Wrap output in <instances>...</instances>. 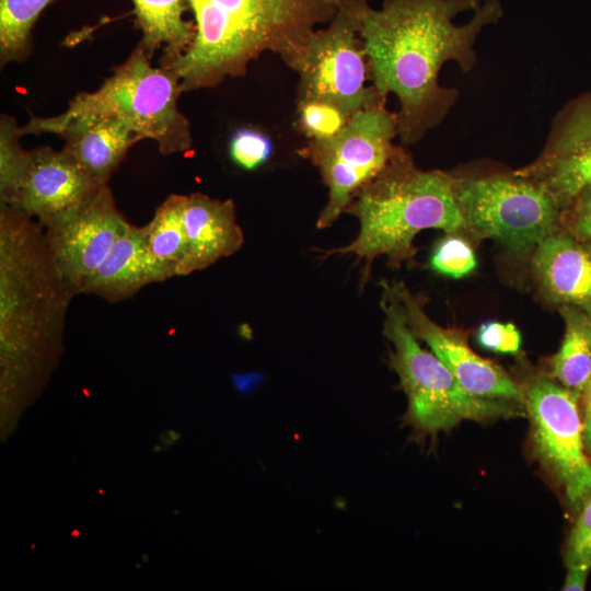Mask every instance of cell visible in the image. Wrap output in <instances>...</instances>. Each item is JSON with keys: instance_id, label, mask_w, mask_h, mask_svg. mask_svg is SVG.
<instances>
[{"instance_id": "cell-29", "label": "cell", "mask_w": 591, "mask_h": 591, "mask_svg": "<svg viewBox=\"0 0 591 591\" xmlns=\"http://www.w3.org/2000/svg\"><path fill=\"white\" fill-rule=\"evenodd\" d=\"M570 224V232L577 237L591 243V186L583 189L565 208Z\"/></svg>"}, {"instance_id": "cell-28", "label": "cell", "mask_w": 591, "mask_h": 591, "mask_svg": "<svg viewBox=\"0 0 591 591\" xmlns=\"http://www.w3.org/2000/svg\"><path fill=\"white\" fill-rule=\"evenodd\" d=\"M477 341L487 350L513 355L520 349L521 335L512 323L486 322L477 332Z\"/></svg>"}, {"instance_id": "cell-10", "label": "cell", "mask_w": 591, "mask_h": 591, "mask_svg": "<svg viewBox=\"0 0 591 591\" xmlns=\"http://www.w3.org/2000/svg\"><path fill=\"white\" fill-rule=\"evenodd\" d=\"M533 451L572 511L591 495V461L583 441L581 393L540 375L523 390Z\"/></svg>"}, {"instance_id": "cell-20", "label": "cell", "mask_w": 591, "mask_h": 591, "mask_svg": "<svg viewBox=\"0 0 591 591\" xmlns=\"http://www.w3.org/2000/svg\"><path fill=\"white\" fill-rule=\"evenodd\" d=\"M565 335L551 360V373L566 387L582 393L591 381V317L582 310L561 305Z\"/></svg>"}, {"instance_id": "cell-1", "label": "cell", "mask_w": 591, "mask_h": 591, "mask_svg": "<svg viewBox=\"0 0 591 591\" xmlns=\"http://www.w3.org/2000/svg\"><path fill=\"white\" fill-rule=\"evenodd\" d=\"M501 16L498 0H384L380 9L363 3L360 37L371 84L383 99L397 97L403 144L416 143L445 118L459 92L440 85V70L453 61L470 72L478 36Z\"/></svg>"}, {"instance_id": "cell-13", "label": "cell", "mask_w": 591, "mask_h": 591, "mask_svg": "<svg viewBox=\"0 0 591 591\" xmlns=\"http://www.w3.org/2000/svg\"><path fill=\"white\" fill-rule=\"evenodd\" d=\"M387 285L398 300L414 336L429 346L468 393L523 404V390L502 368L475 354L461 334L434 323L426 314L419 296L403 282Z\"/></svg>"}, {"instance_id": "cell-2", "label": "cell", "mask_w": 591, "mask_h": 591, "mask_svg": "<svg viewBox=\"0 0 591 591\" xmlns=\"http://www.w3.org/2000/svg\"><path fill=\"white\" fill-rule=\"evenodd\" d=\"M341 0H188L195 37L178 57L162 61L183 92L213 88L243 76L265 51L289 65L318 24L329 22Z\"/></svg>"}, {"instance_id": "cell-30", "label": "cell", "mask_w": 591, "mask_h": 591, "mask_svg": "<svg viewBox=\"0 0 591 591\" xmlns=\"http://www.w3.org/2000/svg\"><path fill=\"white\" fill-rule=\"evenodd\" d=\"M581 407L584 449L591 461V381L581 393Z\"/></svg>"}, {"instance_id": "cell-16", "label": "cell", "mask_w": 591, "mask_h": 591, "mask_svg": "<svg viewBox=\"0 0 591 591\" xmlns=\"http://www.w3.org/2000/svg\"><path fill=\"white\" fill-rule=\"evenodd\" d=\"M184 227L186 252L178 276L206 269L235 254L244 243L231 199H215L201 193L185 195Z\"/></svg>"}, {"instance_id": "cell-12", "label": "cell", "mask_w": 591, "mask_h": 591, "mask_svg": "<svg viewBox=\"0 0 591 591\" xmlns=\"http://www.w3.org/2000/svg\"><path fill=\"white\" fill-rule=\"evenodd\" d=\"M517 172L543 184L564 210L591 186V90L557 112L540 157Z\"/></svg>"}, {"instance_id": "cell-27", "label": "cell", "mask_w": 591, "mask_h": 591, "mask_svg": "<svg viewBox=\"0 0 591 591\" xmlns=\"http://www.w3.org/2000/svg\"><path fill=\"white\" fill-rule=\"evenodd\" d=\"M577 517L569 532L565 548V564L591 568V495L576 511Z\"/></svg>"}, {"instance_id": "cell-11", "label": "cell", "mask_w": 591, "mask_h": 591, "mask_svg": "<svg viewBox=\"0 0 591 591\" xmlns=\"http://www.w3.org/2000/svg\"><path fill=\"white\" fill-rule=\"evenodd\" d=\"M129 224L106 184L79 209L44 228L54 262L76 296Z\"/></svg>"}, {"instance_id": "cell-21", "label": "cell", "mask_w": 591, "mask_h": 591, "mask_svg": "<svg viewBox=\"0 0 591 591\" xmlns=\"http://www.w3.org/2000/svg\"><path fill=\"white\" fill-rule=\"evenodd\" d=\"M185 195H170L144 224L149 250L171 278L178 276L186 252Z\"/></svg>"}, {"instance_id": "cell-24", "label": "cell", "mask_w": 591, "mask_h": 591, "mask_svg": "<svg viewBox=\"0 0 591 591\" xmlns=\"http://www.w3.org/2000/svg\"><path fill=\"white\" fill-rule=\"evenodd\" d=\"M350 117V114L325 101H298L299 127L309 140H326L335 137Z\"/></svg>"}, {"instance_id": "cell-25", "label": "cell", "mask_w": 591, "mask_h": 591, "mask_svg": "<svg viewBox=\"0 0 591 591\" xmlns=\"http://www.w3.org/2000/svg\"><path fill=\"white\" fill-rule=\"evenodd\" d=\"M430 265L437 273L462 278L474 270L476 257L471 245L459 236H448L434 248Z\"/></svg>"}, {"instance_id": "cell-14", "label": "cell", "mask_w": 591, "mask_h": 591, "mask_svg": "<svg viewBox=\"0 0 591 591\" xmlns=\"http://www.w3.org/2000/svg\"><path fill=\"white\" fill-rule=\"evenodd\" d=\"M102 186L66 151L44 147L28 151L18 185L3 205L19 209L46 228L79 209Z\"/></svg>"}, {"instance_id": "cell-5", "label": "cell", "mask_w": 591, "mask_h": 591, "mask_svg": "<svg viewBox=\"0 0 591 591\" xmlns=\"http://www.w3.org/2000/svg\"><path fill=\"white\" fill-rule=\"evenodd\" d=\"M381 306L383 334L391 344L390 366L407 398L403 420L417 438L436 437L463 420L483 422L518 414L503 401L468 393L432 351L419 345L387 282H383Z\"/></svg>"}, {"instance_id": "cell-18", "label": "cell", "mask_w": 591, "mask_h": 591, "mask_svg": "<svg viewBox=\"0 0 591 591\" xmlns=\"http://www.w3.org/2000/svg\"><path fill=\"white\" fill-rule=\"evenodd\" d=\"M551 233L535 250V274L547 297L591 317V243L568 233Z\"/></svg>"}, {"instance_id": "cell-17", "label": "cell", "mask_w": 591, "mask_h": 591, "mask_svg": "<svg viewBox=\"0 0 591 591\" xmlns=\"http://www.w3.org/2000/svg\"><path fill=\"white\" fill-rule=\"evenodd\" d=\"M170 278L149 250L144 225L130 223L101 266L84 282L80 294H93L116 303L134 297L150 283Z\"/></svg>"}, {"instance_id": "cell-15", "label": "cell", "mask_w": 591, "mask_h": 591, "mask_svg": "<svg viewBox=\"0 0 591 591\" xmlns=\"http://www.w3.org/2000/svg\"><path fill=\"white\" fill-rule=\"evenodd\" d=\"M46 132L63 138L62 150L101 185L108 184L129 148L140 140L124 123L107 117L32 116L19 127L21 137Z\"/></svg>"}, {"instance_id": "cell-9", "label": "cell", "mask_w": 591, "mask_h": 591, "mask_svg": "<svg viewBox=\"0 0 591 591\" xmlns=\"http://www.w3.org/2000/svg\"><path fill=\"white\" fill-rule=\"evenodd\" d=\"M396 113L380 105L352 114L333 138L309 140L301 154L318 169L328 189L317 229L331 227L356 194L384 169L396 148Z\"/></svg>"}, {"instance_id": "cell-23", "label": "cell", "mask_w": 591, "mask_h": 591, "mask_svg": "<svg viewBox=\"0 0 591 591\" xmlns=\"http://www.w3.org/2000/svg\"><path fill=\"white\" fill-rule=\"evenodd\" d=\"M21 135L13 117L4 115L0 123V202L7 204L25 167L28 151L20 144Z\"/></svg>"}, {"instance_id": "cell-31", "label": "cell", "mask_w": 591, "mask_h": 591, "mask_svg": "<svg viewBox=\"0 0 591 591\" xmlns=\"http://www.w3.org/2000/svg\"><path fill=\"white\" fill-rule=\"evenodd\" d=\"M591 568L584 566H568L567 575L561 590L564 591H583Z\"/></svg>"}, {"instance_id": "cell-22", "label": "cell", "mask_w": 591, "mask_h": 591, "mask_svg": "<svg viewBox=\"0 0 591 591\" xmlns=\"http://www.w3.org/2000/svg\"><path fill=\"white\" fill-rule=\"evenodd\" d=\"M53 0H0L1 65L22 61L31 53V33Z\"/></svg>"}, {"instance_id": "cell-3", "label": "cell", "mask_w": 591, "mask_h": 591, "mask_svg": "<svg viewBox=\"0 0 591 591\" xmlns=\"http://www.w3.org/2000/svg\"><path fill=\"white\" fill-rule=\"evenodd\" d=\"M73 289L57 268L44 228L0 206V346L5 389L15 390L58 346Z\"/></svg>"}, {"instance_id": "cell-4", "label": "cell", "mask_w": 591, "mask_h": 591, "mask_svg": "<svg viewBox=\"0 0 591 591\" xmlns=\"http://www.w3.org/2000/svg\"><path fill=\"white\" fill-rule=\"evenodd\" d=\"M345 212L358 219V235L345 246L326 251L325 256H356L363 263L362 283L378 256H387L392 265L410 258L415 253L414 237L420 231L465 230L451 175L416 167L410 154L399 146L384 169L356 194Z\"/></svg>"}, {"instance_id": "cell-7", "label": "cell", "mask_w": 591, "mask_h": 591, "mask_svg": "<svg viewBox=\"0 0 591 591\" xmlns=\"http://www.w3.org/2000/svg\"><path fill=\"white\" fill-rule=\"evenodd\" d=\"M451 177L465 230L514 252L536 247L564 216L560 202L543 184L517 171Z\"/></svg>"}, {"instance_id": "cell-26", "label": "cell", "mask_w": 591, "mask_h": 591, "mask_svg": "<svg viewBox=\"0 0 591 591\" xmlns=\"http://www.w3.org/2000/svg\"><path fill=\"white\" fill-rule=\"evenodd\" d=\"M229 151L235 164L252 171L268 161L273 153V142L256 129L242 128L233 134Z\"/></svg>"}, {"instance_id": "cell-8", "label": "cell", "mask_w": 591, "mask_h": 591, "mask_svg": "<svg viewBox=\"0 0 591 591\" xmlns=\"http://www.w3.org/2000/svg\"><path fill=\"white\" fill-rule=\"evenodd\" d=\"M367 0H341L325 28H317L288 65L299 77L298 101L332 103L352 115L385 105L371 81L360 37V11Z\"/></svg>"}, {"instance_id": "cell-6", "label": "cell", "mask_w": 591, "mask_h": 591, "mask_svg": "<svg viewBox=\"0 0 591 591\" xmlns=\"http://www.w3.org/2000/svg\"><path fill=\"white\" fill-rule=\"evenodd\" d=\"M150 58L138 44L97 90L78 94L58 116L114 118L140 140H154L163 154L188 151L190 126L177 107L181 81L171 68L153 67Z\"/></svg>"}, {"instance_id": "cell-19", "label": "cell", "mask_w": 591, "mask_h": 591, "mask_svg": "<svg viewBox=\"0 0 591 591\" xmlns=\"http://www.w3.org/2000/svg\"><path fill=\"white\" fill-rule=\"evenodd\" d=\"M136 25L142 33L139 43L147 53L163 48L162 61L182 55L195 37V24L186 21L188 0H131Z\"/></svg>"}]
</instances>
